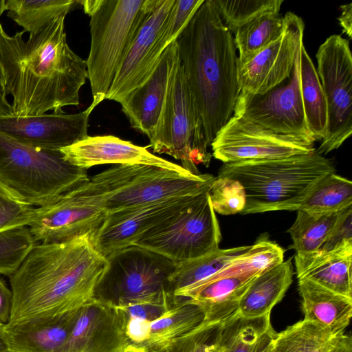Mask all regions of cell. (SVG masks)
Returning <instances> with one entry per match:
<instances>
[{
  "label": "cell",
  "instance_id": "cell-5",
  "mask_svg": "<svg viewBox=\"0 0 352 352\" xmlns=\"http://www.w3.org/2000/svg\"><path fill=\"white\" fill-rule=\"evenodd\" d=\"M90 16L91 47L86 60L93 101H103L147 10L148 0L79 1Z\"/></svg>",
  "mask_w": 352,
  "mask_h": 352
},
{
  "label": "cell",
  "instance_id": "cell-44",
  "mask_svg": "<svg viewBox=\"0 0 352 352\" xmlns=\"http://www.w3.org/2000/svg\"><path fill=\"white\" fill-rule=\"evenodd\" d=\"M275 333L272 327L268 329L260 338L252 352H272V341Z\"/></svg>",
  "mask_w": 352,
  "mask_h": 352
},
{
  "label": "cell",
  "instance_id": "cell-36",
  "mask_svg": "<svg viewBox=\"0 0 352 352\" xmlns=\"http://www.w3.org/2000/svg\"><path fill=\"white\" fill-rule=\"evenodd\" d=\"M222 22L234 34L242 26L265 14H279L283 0H214Z\"/></svg>",
  "mask_w": 352,
  "mask_h": 352
},
{
  "label": "cell",
  "instance_id": "cell-34",
  "mask_svg": "<svg viewBox=\"0 0 352 352\" xmlns=\"http://www.w3.org/2000/svg\"><path fill=\"white\" fill-rule=\"evenodd\" d=\"M296 218L287 232L296 254L319 250L333 228L339 212L317 213L298 210Z\"/></svg>",
  "mask_w": 352,
  "mask_h": 352
},
{
  "label": "cell",
  "instance_id": "cell-15",
  "mask_svg": "<svg viewBox=\"0 0 352 352\" xmlns=\"http://www.w3.org/2000/svg\"><path fill=\"white\" fill-rule=\"evenodd\" d=\"M315 142L278 135L235 115L217 132L212 155L223 163L274 160L305 155Z\"/></svg>",
  "mask_w": 352,
  "mask_h": 352
},
{
  "label": "cell",
  "instance_id": "cell-33",
  "mask_svg": "<svg viewBox=\"0 0 352 352\" xmlns=\"http://www.w3.org/2000/svg\"><path fill=\"white\" fill-rule=\"evenodd\" d=\"M283 28V16L273 13L261 15L240 28L234 37L239 51L237 66L245 63L277 38Z\"/></svg>",
  "mask_w": 352,
  "mask_h": 352
},
{
  "label": "cell",
  "instance_id": "cell-9",
  "mask_svg": "<svg viewBox=\"0 0 352 352\" xmlns=\"http://www.w3.org/2000/svg\"><path fill=\"white\" fill-rule=\"evenodd\" d=\"M284 261V250L267 237L206 280L183 291L177 302L190 299L204 309L206 320L225 323L239 314V301L254 278Z\"/></svg>",
  "mask_w": 352,
  "mask_h": 352
},
{
  "label": "cell",
  "instance_id": "cell-3",
  "mask_svg": "<svg viewBox=\"0 0 352 352\" xmlns=\"http://www.w3.org/2000/svg\"><path fill=\"white\" fill-rule=\"evenodd\" d=\"M192 98L199 140L208 150L232 116L239 95L233 34L214 0H204L175 40Z\"/></svg>",
  "mask_w": 352,
  "mask_h": 352
},
{
  "label": "cell",
  "instance_id": "cell-6",
  "mask_svg": "<svg viewBox=\"0 0 352 352\" xmlns=\"http://www.w3.org/2000/svg\"><path fill=\"white\" fill-rule=\"evenodd\" d=\"M89 179L60 150L31 146L0 132V182L26 204H47Z\"/></svg>",
  "mask_w": 352,
  "mask_h": 352
},
{
  "label": "cell",
  "instance_id": "cell-19",
  "mask_svg": "<svg viewBox=\"0 0 352 352\" xmlns=\"http://www.w3.org/2000/svg\"><path fill=\"white\" fill-rule=\"evenodd\" d=\"M175 0H148L140 27L130 44L105 99L120 102L151 75V54Z\"/></svg>",
  "mask_w": 352,
  "mask_h": 352
},
{
  "label": "cell",
  "instance_id": "cell-20",
  "mask_svg": "<svg viewBox=\"0 0 352 352\" xmlns=\"http://www.w3.org/2000/svg\"><path fill=\"white\" fill-rule=\"evenodd\" d=\"M130 344L122 313L93 298L80 309L68 338L58 352H126Z\"/></svg>",
  "mask_w": 352,
  "mask_h": 352
},
{
  "label": "cell",
  "instance_id": "cell-31",
  "mask_svg": "<svg viewBox=\"0 0 352 352\" xmlns=\"http://www.w3.org/2000/svg\"><path fill=\"white\" fill-rule=\"evenodd\" d=\"M350 206H352V182L334 172L322 176L314 184L298 210L332 213L340 212Z\"/></svg>",
  "mask_w": 352,
  "mask_h": 352
},
{
  "label": "cell",
  "instance_id": "cell-43",
  "mask_svg": "<svg viewBox=\"0 0 352 352\" xmlns=\"http://www.w3.org/2000/svg\"><path fill=\"white\" fill-rule=\"evenodd\" d=\"M341 14L338 20L342 28V32L345 33L349 38H352V3L342 4L340 6Z\"/></svg>",
  "mask_w": 352,
  "mask_h": 352
},
{
  "label": "cell",
  "instance_id": "cell-29",
  "mask_svg": "<svg viewBox=\"0 0 352 352\" xmlns=\"http://www.w3.org/2000/svg\"><path fill=\"white\" fill-rule=\"evenodd\" d=\"M251 245L218 249L199 258L176 265L170 278L174 297L183 291L206 280L232 260L248 252Z\"/></svg>",
  "mask_w": 352,
  "mask_h": 352
},
{
  "label": "cell",
  "instance_id": "cell-13",
  "mask_svg": "<svg viewBox=\"0 0 352 352\" xmlns=\"http://www.w3.org/2000/svg\"><path fill=\"white\" fill-rule=\"evenodd\" d=\"M302 43L299 44L287 82L261 95L239 94L233 114L274 133L315 142L307 125L300 91Z\"/></svg>",
  "mask_w": 352,
  "mask_h": 352
},
{
  "label": "cell",
  "instance_id": "cell-21",
  "mask_svg": "<svg viewBox=\"0 0 352 352\" xmlns=\"http://www.w3.org/2000/svg\"><path fill=\"white\" fill-rule=\"evenodd\" d=\"M60 151L65 160L85 170L106 164H140L166 168L184 175L192 174L182 166L151 153L146 147L113 135H88Z\"/></svg>",
  "mask_w": 352,
  "mask_h": 352
},
{
  "label": "cell",
  "instance_id": "cell-25",
  "mask_svg": "<svg viewBox=\"0 0 352 352\" xmlns=\"http://www.w3.org/2000/svg\"><path fill=\"white\" fill-rule=\"evenodd\" d=\"M298 280L304 319L319 323L336 337L344 334L352 316V298L309 279Z\"/></svg>",
  "mask_w": 352,
  "mask_h": 352
},
{
  "label": "cell",
  "instance_id": "cell-49",
  "mask_svg": "<svg viewBox=\"0 0 352 352\" xmlns=\"http://www.w3.org/2000/svg\"><path fill=\"white\" fill-rule=\"evenodd\" d=\"M5 10H6V1L0 0V16Z\"/></svg>",
  "mask_w": 352,
  "mask_h": 352
},
{
  "label": "cell",
  "instance_id": "cell-2",
  "mask_svg": "<svg viewBox=\"0 0 352 352\" xmlns=\"http://www.w3.org/2000/svg\"><path fill=\"white\" fill-rule=\"evenodd\" d=\"M107 263L94 248L91 233L60 243H37L10 276L9 322L81 308L94 298Z\"/></svg>",
  "mask_w": 352,
  "mask_h": 352
},
{
  "label": "cell",
  "instance_id": "cell-30",
  "mask_svg": "<svg viewBox=\"0 0 352 352\" xmlns=\"http://www.w3.org/2000/svg\"><path fill=\"white\" fill-rule=\"evenodd\" d=\"M338 338L319 323L303 319L275 333L272 352H331Z\"/></svg>",
  "mask_w": 352,
  "mask_h": 352
},
{
  "label": "cell",
  "instance_id": "cell-8",
  "mask_svg": "<svg viewBox=\"0 0 352 352\" xmlns=\"http://www.w3.org/2000/svg\"><path fill=\"white\" fill-rule=\"evenodd\" d=\"M94 298L122 307L131 304L174 297L170 278L176 265L165 256L137 245L117 251L107 258Z\"/></svg>",
  "mask_w": 352,
  "mask_h": 352
},
{
  "label": "cell",
  "instance_id": "cell-45",
  "mask_svg": "<svg viewBox=\"0 0 352 352\" xmlns=\"http://www.w3.org/2000/svg\"><path fill=\"white\" fill-rule=\"evenodd\" d=\"M7 96L0 79V115H13L12 107L8 100Z\"/></svg>",
  "mask_w": 352,
  "mask_h": 352
},
{
  "label": "cell",
  "instance_id": "cell-26",
  "mask_svg": "<svg viewBox=\"0 0 352 352\" xmlns=\"http://www.w3.org/2000/svg\"><path fill=\"white\" fill-rule=\"evenodd\" d=\"M291 259L283 261L256 276L239 301V314L258 317L270 314L293 281Z\"/></svg>",
  "mask_w": 352,
  "mask_h": 352
},
{
  "label": "cell",
  "instance_id": "cell-14",
  "mask_svg": "<svg viewBox=\"0 0 352 352\" xmlns=\"http://www.w3.org/2000/svg\"><path fill=\"white\" fill-rule=\"evenodd\" d=\"M88 181L52 202L34 208L28 226L36 243L64 242L98 230L107 213Z\"/></svg>",
  "mask_w": 352,
  "mask_h": 352
},
{
  "label": "cell",
  "instance_id": "cell-11",
  "mask_svg": "<svg viewBox=\"0 0 352 352\" xmlns=\"http://www.w3.org/2000/svg\"><path fill=\"white\" fill-rule=\"evenodd\" d=\"M149 146L180 160L182 166L198 175L197 165L208 166L212 153L201 143L195 111L179 59L172 73L164 105Z\"/></svg>",
  "mask_w": 352,
  "mask_h": 352
},
{
  "label": "cell",
  "instance_id": "cell-16",
  "mask_svg": "<svg viewBox=\"0 0 352 352\" xmlns=\"http://www.w3.org/2000/svg\"><path fill=\"white\" fill-rule=\"evenodd\" d=\"M280 35L245 63L237 66L238 92L261 95L283 83L291 75L305 23L292 12L283 16Z\"/></svg>",
  "mask_w": 352,
  "mask_h": 352
},
{
  "label": "cell",
  "instance_id": "cell-10",
  "mask_svg": "<svg viewBox=\"0 0 352 352\" xmlns=\"http://www.w3.org/2000/svg\"><path fill=\"white\" fill-rule=\"evenodd\" d=\"M221 234L209 192L144 234L135 245L153 251L178 264L219 249Z\"/></svg>",
  "mask_w": 352,
  "mask_h": 352
},
{
  "label": "cell",
  "instance_id": "cell-22",
  "mask_svg": "<svg viewBox=\"0 0 352 352\" xmlns=\"http://www.w3.org/2000/svg\"><path fill=\"white\" fill-rule=\"evenodd\" d=\"M177 60L175 41L164 52L148 78L119 102L131 126L148 138L157 125Z\"/></svg>",
  "mask_w": 352,
  "mask_h": 352
},
{
  "label": "cell",
  "instance_id": "cell-47",
  "mask_svg": "<svg viewBox=\"0 0 352 352\" xmlns=\"http://www.w3.org/2000/svg\"><path fill=\"white\" fill-rule=\"evenodd\" d=\"M3 330L4 324H0V352H10L5 341Z\"/></svg>",
  "mask_w": 352,
  "mask_h": 352
},
{
  "label": "cell",
  "instance_id": "cell-17",
  "mask_svg": "<svg viewBox=\"0 0 352 352\" xmlns=\"http://www.w3.org/2000/svg\"><path fill=\"white\" fill-rule=\"evenodd\" d=\"M195 197L172 198L107 213L101 226L91 234L94 246L106 259L117 251L135 245L144 234Z\"/></svg>",
  "mask_w": 352,
  "mask_h": 352
},
{
  "label": "cell",
  "instance_id": "cell-12",
  "mask_svg": "<svg viewBox=\"0 0 352 352\" xmlns=\"http://www.w3.org/2000/svg\"><path fill=\"white\" fill-rule=\"evenodd\" d=\"M316 69L327 104L325 137L316 151L327 155L338 148L352 133V56L349 41L329 36L316 54Z\"/></svg>",
  "mask_w": 352,
  "mask_h": 352
},
{
  "label": "cell",
  "instance_id": "cell-24",
  "mask_svg": "<svg viewBox=\"0 0 352 352\" xmlns=\"http://www.w3.org/2000/svg\"><path fill=\"white\" fill-rule=\"evenodd\" d=\"M298 279L306 278L352 298V248L330 252L296 254Z\"/></svg>",
  "mask_w": 352,
  "mask_h": 352
},
{
  "label": "cell",
  "instance_id": "cell-35",
  "mask_svg": "<svg viewBox=\"0 0 352 352\" xmlns=\"http://www.w3.org/2000/svg\"><path fill=\"white\" fill-rule=\"evenodd\" d=\"M271 327L270 314L252 318L237 314L223 324L219 346L223 352H252Z\"/></svg>",
  "mask_w": 352,
  "mask_h": 352
},
{
  "label": "cell",
  "instance_id": "cell-46",
  "mask_svg": "<svg viewBox=\"0 0 352 352\" xmlns=\"http://www.w3.org/2000/svg\"><path fill=\"white\" fill-rule=\"evenodd\" d=\"M331 352H352L351 337L344 333L340 336Z\"/></svg>",
  "mask_w": 352,
  "mask_h": 352
},
{
  "label": "cell",
  "instance_id": "cell-38",
  "mask_svg": "<svg viewBox=\"0 0 352 352\" xmlns=\"http://www.w3.org/2000/svg\"><path fill=\"white\" fill-rule=\"evenodd\" d=\"M223 324L204 321L188 333L151 352H212L219 344Z\"/></svg>",
  "mask_w": 352,
  "mask_h": 352
},
{
  "label": "cell",
  "instance_id": "cell-1",
  "mask_svg": "<svg viewBox=\"0 0 352 352\" xmlns=\"http://www.w3.org/2000/svg\"><path fill=\"white\" fill-rule=\"evenodd\" d=\"M65 15L30 34H8L0 24V79L11 95L13 115L37 116L79 104V91L88 78L86 60L69 47Z\"/></svg>",
  "mask_w": 352,
  "mask_h": 352
},
{
  "label": "cell",
  "instance_id": "cell-39",
  "mask_svg": "<svg viewBox=\"0 0 352 352\" xmlns=\"http://www.w3.org/2000/svg\"><path fill=\"white\" fill-rule=\"evenodd\" d=\"M209 195L214 211L222 215L241 214L245 206V190L232 179L217 177Z\"/></svg>",
  "mask_w": 352,
  "mask_h": 352
},
{
  "label": "cell",
  "instance_id": "cell-18",
  "mask_svg": "<svg viewBox=\"0 0 352 352\" xmlns=\"http://www.w3.org/2000/svg\"><path fill=\"white\" fill-rule=\"evenodd\" d=\"M90 112L19 116L0 115V132L31 146L60 150L88 136Z\"/></svg>",
  "mask_w": 352,
  "mask_h": 352
},
{
  "label": "cell",
  "instance_id": "cell-41",
  "mask_svg": "<svg viewBox=\"0 0 352 352\" xmlns=\"http://www.w3.org/2000/svg\"><path fill=\"white\" fill-rule=\"evenodd\" d=\"M347 248H352V206L339 212L333 228L318 251L330 252Z\"/></svg>",
  "mask_w": 352,
  "mask_h": 352
},
{
  "label": "cell",
  "instance_id": "cell-4",
  "mask_svg": "<svg viewBox=\"0 0 352 352\" xmlns=\"http://www.w3.org/2000/svg\"><path fill=\"white\" fill-rule=\"evenodd\" d=\"M336 172L331 161L316 150L286 158L223 163L217 177L238 181L245 193L241 214L296 211L322 176Z\"/></svg>",
  "mask_w": 352,
  "mask_h": 352
},
{
  "label": "cell",
  "instance_id": "cell-42",
  "mask_svg": "<svg viewBox=\"0 0 352 352\" xmlns=\"http://www.w3.org/2000/svg\"><path fill=\"white\" fill-rule=\"evenodd\" d=\"M12 292L0 278V324L9 322L12 306Z\"/></svg>",
  "mask_w": 352,
  "mask_h": 352
},
{
  "label": "cell",
  "instance_id": "cell-50",
  "mask_svg": "<svg viewBox=\"0 0 352 352\" xmlns=\"http://www.w3.org/2000/svg\"><path fill=\"white\" fill-rule=\"evenodd\" d=\"M212 352H223V349L219 346Z\"/></svg>",
  "mask_w": 352,
  "mask_h": 352
},
{
  "label": "cell",
  "instance_id": "cell-32",
  "mask_svg": "<svg viewBox=\"0 0 352 352\" xmlns=\"http://www.w3.org/2000/svg\"><path fill=\"white\" fill-rule=\"evenodd\" d=\"M79 1L7 0L8 16L21 25L23 33L34 34L58 16H66Z\"/></svg>",
  "mask_w": 352,
  "mask_h": 352
},
{
  "label": "cell",
  "instance_id": "cell-48",
  "mask_svg": "<svg viewBox=\"0 0 352 352\" xmlns=\"http://www.w3.org/2000/svg\"><path fill=\"white\" fill-rule=\"evenodd\" d=\"M126 352H151L148 349L138 345L130 344Z\"/></svg>",
  "mask_w": 352,
  "mask_h": 352
},
{
  "label": "cell",
  "instance_id": "cell-40",
  "mask_svg": "<svg viewBox=\"0 0 352 352\" xmlns=\"http://www.w3.org/2000/svg\"><path fill=\"white\" fill-rule=\"evenodd\" d=\"M0 182V230L28 226L34 210Z\"/></svg>",
  "mask_w": 352,
  "mask_h": 352
},
{
  "label": "cell",
  "instance_id": "cell-27",
  "mask_svg": "<svg viewBox=\"0 0 352 352\" xmlns=\"http://www.w3.org/2000/svg\"><path fill=\"white\" fill-rule=\"evenodd\" d=\"M204 321L203 308L190 299L183 300L150 323L148 338L141 346L154 351L192 331Z\"/></svg>",
  "mask_w": 352,
  "mask_h": 352
},
{
  "label": "cell",
  "instance_id": "cell-37",
  "mask_svg": "<svg viewBox=\"0 0 352 352\" xmlns=\"http://www.w3.org/2000/svg\"><path fill=\"white\" fill-rule=\"evenodd\" d=\"M36 243L28 226L0 230V274L11 276Z\"/></svg>",
  "mask_w": 352,
  "mask_h": 352
},
{
  "label": "cell",
  "instance_id": "cell-7",
  "mask_svg": "<svg viewBox=\"0 0 352 352\" xmlns=\"http://www.w3.org/2000/svg\"><path fill=\"white\" fill-rule=\"evenodd\" d=\"M216 177L184 175L146 165L122 164L89 178L88 184L107 213L172 198L209 192Z\"/></svg>",
  "mask_w": 352,
  "mask_h": 352
},
{
  "label": "cell",
  "instance_id": "cell-28",
  "mask_svg": "<svg viewBox=\"0 0 352 352\" xmlns=\"http://www.w3.org/2000/svg\"><path fill=\"white\" fill-rule=\"evenodd\" d=\"M300 91L307 125L315 141L325 137L327 104L316 69L303 43L300 58Z\"/></svg>",
  "mask_w": 352,
  "mask_h": 352
},
{
  "label": "cell",
  "instance_id": "cell-23",
  "mask_svg": "<svg viewBox=\"0 0 352 352\" xmlns=\"http://www.w3.org/2000/svg\"><path fill=\"white\" fill-rule=\"evenodd\" d=\"M81 308L4 324V338L9 351L58 352L68 338Z\"/></svg>",
  "mask_w": 352,
  "mask_h": 352
}]
</instances>
